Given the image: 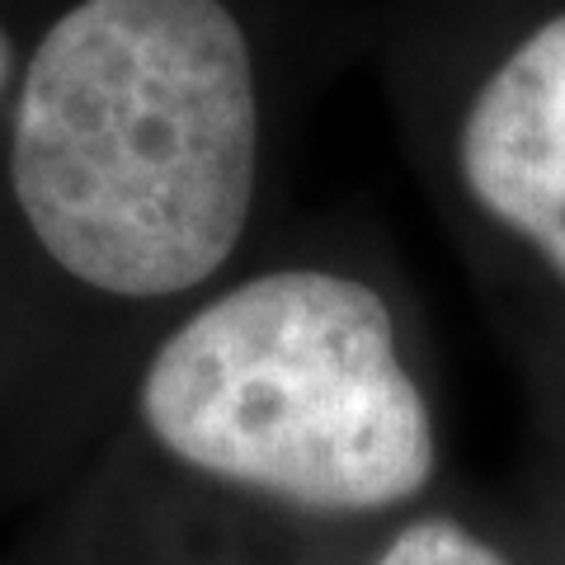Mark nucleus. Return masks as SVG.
<instances>
[{
	"instance_id": "1",
	"label": "nucleus",
	"mask_w": 565,
	"mask_h": 565,
	"mask_svg": "<svg viewBox=\"0 0 565 565\" xmlns=\"http://www.w3.org/2000/svg\"><path fill=\"white\" fill-rule=\"evenodd\" d=\"M43 269L122 311L236 274L264 189V71L232 0H66L0 118Z\"/></svg>"
},
{
	"instance_id": "2",
	"label": "nucleus",
	"mask_w": 565,
	"mask_h": 565,
	"mask_svg": "<svg viewBox=\"0 0 565 565\" xmlns=\"http://www.w3.org/2000/svg\"><path fill=\"white\" fill-rule=\"evenodd\" d=\"M151 457L311 523H401L444 462L434 396L382 282L330 259L226 274L156 334L132 382Z\"/></svg>"
},
{
	"instance_id": "3",
	"label": "nucleus",
	"mask_w": 565,
	"mask_h": 565,
	"mask_svg": "<svg viewBox=\"0 0 565 565\" xmlns=\"http://www.w3.org/2000/svg\"><path fill=\"white\" fill-rule=\"evenodd\" d=\"M471 207L565 282V10L494 62L452 132Z\"/></svg>"
},
{
	"instance_id": "4",
	"label": "nucleus",
	"mask_w": 565,
	"mask_h": 565,
	"mask_svg": "<svg viewBox=\"0 0 565 565\" xmlns=\"http://www.w3.org/2000/svg\"><path fill=\"white\" fill-rule=\"evenodd\" d=\"M363 565H514L481 527L444 509H415L411 519L382 527Z\"/></svg>"
},
{
	"instance_id": "5",
	"label": "nucleus",
	"mask_w": 565,
	"mask_h": 565,
	"mask_svg": "<svg viewBox=\"0 0 565 565\" xmlns=\"http://www.w3.org/2000/svg\"><path fill=\"white\" fill-rule=\"evenodd\" d=\"M20 62H24V43L0 24V118H6V104L14 90V76H20Z\"/></svg>"
}]
</instances>
